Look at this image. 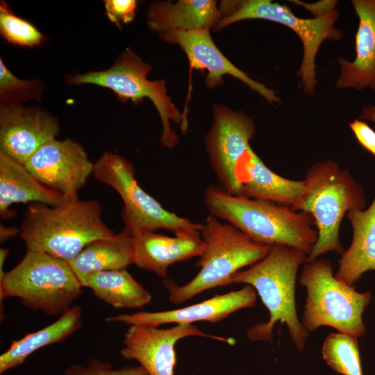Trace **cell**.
Masks as SVG:
<instances>
[{
    "label": "cell",
    "mask_w": 375,
    "mask_h": 375,
    "mask_svg": "<svg viewBox=\"0 0 375 375\" xmlns=\"http://www.w3.org/2000/svg\"><path fill=\"white\" fill-rule=\"evenodd\" d=\"M210 214L226 220L253 241L285 245L309 255L317 240L312 217L303 211L274 202L235 196L220 185L204 193Z\"/></svg>",
    "instance_id": "6da1fadb"
},
{
    "label": "cell",
    "mask_w": 375,
    "mask_h": 375,
    "mask_svg": "<svg viewBox=\"0 0 375 375\" xmlns=\"http://www.w3.org/2000/svg\"><path fill=\"white\" fill-rule=\"evenodd\" d=\"M307 256L294 248L274 244L262 259L229 279L228 285L244 283L253 287L269 312L267 322L249 329L250 339L271 341L274 326L280 322L286 324L297 349L300 351L304 349L309 332L297 316L295 285L298 269L306 263Z\"/></svg>",
    "instance_id": "7a4b0ae2"
},
{
    "label": "cell",
    "mask_w": 375,
    "mask_h": 375,
    "mask_svg": "<svg viewBox=\"0 0 375 375\" xmlns=\"http://www.w3.org/2000/svg\"><path fill=\"white\" fill-rule=\"evenodd\" d=\"M96 200H76L58 206L30 203L19 228L26 250L42 251L69 262L91 242L115 233L103 222Z\"/></svg>",
    "instance_id": "3957f363"
},
{
    "label": "cell",
    "mask_w": 375,
    "mask_h": 375,
    "mask_svg": "<svg viewBox=\"0 0 375 375\" xmlns=\"http://www.w3.org/2000/svg\"><path fill=\"white\" fill-rule=\"evenodd\" d=\"M303 182V195L292 209L309 213L317 231V240L306 262L327 252L342 254L344 250L340 240L341 222L350 210L364 209L362 188L349 170L330 159L312 165Z\"/></svg>",
    "instance_id": "277c9868"
},
{
    "label": "cell",
    "mask_w": 375,
    "mask_h": 375,
    "mask_svg": "<svg viewBox=\"0 0 375 375\" xmlns=\"http://www.w3.org/2000/svg\"><path fill=\"white\" fill-rule=\"evenodd\" d=\"M200 233L205 247L195 265L200 268L199 272L183 285L169 280L164 281L169 300L174 304L183 303L206 290L228 285L233 275L260 261L272 247L253 241L234 226L222 223L210 214L202 223Z\"/></svg>",
    "instance_id": "5b68a950"
},
{
    "label": "cell",
    "mask_w": 375,
    "mask_h": 375,
    "mask_svg": "<svg viewBox=\"0 0 375 375\" xmlns=\"http://www.w3.org/2000/svg\"><path fill=\"white\" fill-rule=\"evenodd\" d=\"M83 293L68 262L42 251L26 250L0 278V299L17 297L32 311L62 315Z\"/></svg>",
    "instance_id": "8992f818"
},
{
    "label": "cell",
    "mask_w": 375,
    "mask_h": 375,
    "mask_svg": "<svg viewBox=\"0 0 375 375\" xmlns=\"http://www.w3.org/2000/svg\"><path fill=\"white\" fill-rule=\"evenodd\" d=\"M299 283L307 292L301 323L308 332L330 326L356 338L366 333L362 313L371 294L357 292L353 286L335 278L328 260L303 264Z\"/></svg>",
    "instance_id": "52a82bcc"
},
{
    "label": "cell",
    "mask_w": 375,
    "mask_h": 375,
    "mask_svg": "<svg viewBox=\"0 0 375 375\" xmlns=\"http://www.w3.org/2000/svg\"><path fill=\"white\" fill-rule=\"evenodd\" d=\"M151 66L144 62L132 50L126 49L108 69L92 71L66 77L69 85L92 84L112 90L122 102L128 100L140 103L149 99L157 109L162 124L161 142L164 147L173 148L178 143V137L171 127L170 121L187 128L185 117L180 112L167 95L165 81L147 78Z\"/></svg>",
    "instance_id": "ba28073f"
},
{
    "label": "cell",
    "mask_w": 375,
    "mask_h": 375,
    "mask_svg": "<svg viewBox=\"0 0 375 375\" xmlns=\"http://www.w3.org/2000/svg\"><path fill=\"white\" fill-rule=\"evenodd\" d=\"M94 176L114 189L123 203V230L130 235L165 229L174 233L199 230L202 224L193 222L167 210L145 192L135 177L131 161L112 152H106L94 163Z\"/></svg>",
    "instance_id": "9c48e42d"
},
{
    "label": "cell",
    "mask_w": 375,
    "mask_h": 375,
    "mask_svg": "<svg viewBox=\"0 0 375 375\" xmlns=\"http://www.w3.org/2000/svg\"><path fill=\"white\" fill-rule=\"evenodd\" d=\"M219 10L221 17L217 30L244 19H262L283 24L292 29L303 46V57L298 75L306 92L313 94L317 84L315 58L317 51L326 39L338 40L342 33L334 27L339 16L337 10L312 19H302L293 14L285 5L269 0L223 1Z\"/></svg>",
    "instance_id": "30bf717a"
},
{
    "label": "cell",
    "mask_w": 375,
    "mask_h": 375,
    "mask_svg": "<svg viewBox=\"0 0 375 375\" xmlns=\"http://www.w3.org/2000/svg\"><path fill=\"white\" fill-rule=\"evenodd\" d=\"M213 117L205 140L210 166L226 192L241 196L240 168L251 149L254 122L245 114L222 106H215Z\"/></svg>",
    "instance_id": "8fae6325"
},
{
    "label": "cell",
    "mask_w": 375,
    "mask_h": 375,
    "mask_svg": "<svg viewBox=\"0 0 375 375\" xmlns=\"http://www.w3.org/2000/svg\"><path fill=\"white\" fill-rule=\"evenodd\" d=\"M43 183L67 201L78 200V192L93 174L94 163L78 142L53 139L42 146L24 164Z\"/></svg>",
    "instance_id": "7c38bea8"
},
{
    "label": "cell",
    "mask_w": 375,
    "mask_h": 375,
    "mask_svg": "<svg viewBox=\"0 0 375 375\" xmlns=\"http://www.w3.org/2000/svg\"><path fill=\"white\" fill-rule=\"evenodd\" d=\"M201 336L232 344V338L207 334L192 324H176L168 328L130 325L124 334L121 356L138 361L149 375H174L176 363L175 345L186 337Z\"/></svg>",
    "instance_id": "4fadbf2b"
},
{
    "label": "cell",
    "mask_w": 375,
    "mask_h": 375,
    "mask_svg": "<svg viewBox=\"0 0 375 375\" xmlns=\"http://www.w3.org/2000/svg\"><path fill=\"white\" fill-rule=\"evenodd\" d=\"M58 120L41 108L23 105L0 107V151L25 164L59 134Z\"/></svg>",
    "instance_id": "5bb4252c"
},
{
    "label": "cell",
    "mask_w": 375,
    "mask_h": 375,
    "mask_svg": "<svg viewBox=\"0 0 375 375\" xmlns=\"http://www.w3.org/2000/svg\"><path fill=\"white\" fill-rule=\"evenodd\" d=\"M256 301V290L246 285L239 290L216 295L187 307L158 312L140 311L119 314L105 319L107 322H120L128 325H146L158 327L175 323L192 324L197 322H218L240 309L250 308Z\"/></svg>",
    "instance_id": "9a60e30c"
},
{
    "label": "cell",
    "mask_w": 375,
    "mask_h": 375,
    "mask_svg": "<svg viewBox=\"0 0 375 375\" xmlns=\"http://www.w3.org/2000/svg\"><path fill=\"white\" fill-rule=\"evenodd\" d=\"M160 35L164 40L178 44L185 51L191 67L208 71L206 83L208 88L220 85L223 76L228 74L248 85L269 103L280 102L274 91L249 77L222 54L213 42L209 29L172 30Z\"/></svg>",
    "instance_id": "2e32d148"
},
{
    "label": "cell",
    "mask_w": 375,
    "mask_h": 375,
    "mask_svg": "<svg viewBox=\"0 0 375 375\" xmlns=\"http://www.w3.org/2000/svg\"><path fill=\"white\" fill-rule=\"evenodd\" d=\"M200 231L180 232L173 237L156 232L133 235L134 264L165 278L170 265L201 256L205 243Z\"/></svg>",
    "instance_id": "e0dca14e"
},
{
    "label": "cell",
    "mask_w": 375,
    "mask_h": 375,
    "mask_svg": "<svg viewBox=\"0 0 375 375\" xmlns=\"http://www.w3.org/2000/svg\"><path fill=\"white\" fill-rule=\"evenodd\" d=\"M67 201L59 192L35 177L25 165L0 151V216L9 219L16 212L10 210L15 203H40L58 206Z\"/></svg>",
    "instance_id": "ac0fdd59"
},
{
    "label": "cell",
    "mask_w": 375,
    "mask_h": 375,
    "mask_svg": "<svg viewBox=\"0 0 375 375\" xmlns=\"http://www.w3.org/2000/svg\"><path fill=\"white\" fill-rule=\"evenodd\" d=\"M352 3L359 17L356 56L353 62L338 59L341 74L337 87L375 89V0H354Z\"/></svg>",
    "instance_id": "d6986e66"
},
{
    "label": "cell",
    "mask_w": 375,
    "mask_h": 375,
    "mask_svg": "<svg viewBox=\"0 0 375 375\" xmlns=\"http://www.w3.org/2000/svg\"><path fill=\"white\" fill-rule=\"evenodd\" d=\"M347 215L353 229L352 242L341 254L334 275L353 286L365 272L375 270V198L367 209H353Z\"/></svg>",
    "instance_id": "ffe728a7"
},
{
    "label": "cell",
    "mask_w": 375,
    "mask_h": 375,
    "mask_svg": "<svg viewBox=\"0 0 375 375\" xmlns=\"http://www.w3.org/2000/svg\"><path fill=\"white\" fill-rule=\"evenodd\" d=\"M241 196L293 208L304 191L303 181L284 178L268 168L251 149L240 168Z\"/></svg>",
    "instance_id": "44dd1931"
},
{
    "label": "cell",
    "mask_w": 375,
    "mask_h": 375,
    "mask_svg": "<svg viewBox=\"0 0 375 375\" xmlns=\"http://www.w3.org/2000/svg\"><path fill=\"white\" fill-rule=\"evenodd\" d=\"M147 15L150 30L160 35L172 30L210 29L217 25L221 12L215 1L181 0L153 2Z\"/></svg>",
    "instance_id": "7402d4cb"
},
{
    "label": "cell",
    "mask_w": 375,
    "mask_h": 375,
    "mask_svg": "<svg viewBox=\"0 0 375 375\" xmlns=\"http://www.w3.org/2000/svg\"><path fill=\"white\" fill-rule=\"evenodd\" d=\"M67 262L78 281L91 273L126 269L134 264L133 236L122 230L94 240Z\"/></svg>",
    "instance_id": "603a6c76"
},
{
    "label": "cell",
    "mask_w": 375,
    "mask_h": 375,
    "mask_svg": "<svg viewBox=\"0 0 375 375\" xmlns=\"http://www.w3.org/2000/svg\"><path fill=\"white\" fill-rule=\"evenodd\" d=\"M81 326L82 309L74 305L53 323L12 340L7 350L0 356V374L20 366L37 350L65 340Z\"/></svg>",
    "instance_id": "cb8c5ba5"
},
{
    "label": "cell",
    "mask_w": 375,
    "mask_h": 375,
    "mask_svg": "<svg viewBox=\"0 0 375 375\" xmlns=\"http://www.w3.org/2000/svg\"><path fill=\"white\" fill-rule=\"evenodd\" d=\"M100 300L116 308H141L151 303V293L126 269L97 272L79 281Z\"/></svg>",
    "instance_id": "d4e9b609"
},
{
    "label": "cell",
    "mask_w": 375,
    "mask_h": 375,
    "mask_svg": "<svg viewBox=\"0 0 375 375\" xmlns=\"http://www.w3.org/2000/svg\"><path fill=\"white\" fill-rule=\"evenodd\" d=\"M325 362L342 375H363L358 338L338 332L327 335L322 347Z\"/></svg>",
    "instance_id": "484cf974"
},
{
    "label": "cell",
    "mask_w": 375,
    "mask_h": 375,
    "mask_svg": "<svg viewBox=\"0 0 375 375\" xmlns=\"http://www.w3.org/2000/svg\"><path fill=\"white\" fill-rule=\"evenodd\" d=\"M0 34L8 43L28 48L41 45L46 39L32 24L18 17L4 1L0 3Z\"/></svg>",
    "instance_id": "4316f807"
},
{
    "label": "cell",
    "mask_w": 375,
    "mask_h": 375,
    "mask_svg": "<svg viewBox=\"0 0 375 375\" xmlns=\"http://www.w3.org/2000/svg\"><path fill=\"white\" fill-rule=\"evenodd\" d=\"M44 85L38 80H22L15 76L0 59V107L22 105L42 97Z\"/></svg>",
    "instance_id": "83f0119b"
},
{
    "label": "cell",
    "mask_w": 375,
    "mask_h": 375,
    "mask_svg": "<svg viewBox=\"0 0 375 375\" xmlns=\"http://www.w3.org/2000/svg\"><path fill=\"white\" fill-rule=\"evenodd\" d=\"M64 375H149L141 365L126 366L113 369L112 365L97 358L90 359L86 366L73 365L68 367Z\"/></svg>",
    "instance_id": "f1b7e54d"
},
{
    "label": "cell",
    "mask_w": 375,
    "mask_h": 375,
    "mask_svg": "<svg viewBox=\"0 0 375 375\" xmlns=\"http://www.w3.org/2000/svg\"><path fill=\"white\" fill-rule=\"evenodd\" d=\"M106 15L119 28L135 17L137 1L135 0H104Z\"/></svg>",
    "instance_id": "f546056e"
},
{
    "label": "cell",
    "mask_w": 375,
    "mask_h": 375,
    "mask_svg": "<svg viewBox=\"0 0 375 375\" xmlns=\"http://www.w3.org/2000/svg\"><path fill=\"white\" fill-rule=\"evenodd\" d=\"M359 143L375 156V131L363 121L355 119L349 124Z\"/></svg>",
    "instance_id": "4dcf8cb0"
},
{
    "label": "cell",
    "mask_w": 375,
    "mask_h": 375,
    "mask_svg": "<svg viewBox=\"0 0 375 375\" xmlns=\"http://www.w3.org/2000/svg\"><path fill=\"white\" fill-rule=\"evenodd\" d=\"M296 3L305 7L311 12L315 17L324 15L334 10L336 1H321L317 3H307L299 1H294Z\"/></svg>",
    "instance_id": "1f68e13d"
},
{
    "label": "cell",
    "mask_w": 375,
    "mask_h": 375,
    "mask_svg": "<svg viewBox=\"0 0 375 375\" xmlns=\"http://www.w3.org/2000/svg\"><path fill=\"white\" fill-rule=\"evenodd\" d=\"M19 228L10 226L6 227L4 225L1 224L0 226V241L1 243L5 242L8 239L13 238L17 235H19Z\"/></svg>",
    "instance_id": "d6a6232c"
},
{
    "label": "cell",
    "mask_w": 375,
    "mask_h": 375,
    "mask_svg": "<svg viewBox=\"0 0 375 375\" xmlns=\"http://www.w3.org/2000/svg\"><path fill=\"white\" fill-rule=\"evenodd\" d=\"M360 117L362 119H370L375 122V106H370L365 108L362 111Z\"/></svg>",
    "instance_id": "836d02e7"
},
{
    "label": "cell",
    "mask_w": 375,
    "mask_h": 375,
    "mask_svg": "<svg viewBox=\"0 0 375 375\" xmlns=\"http://www.w3.org/2000/svg\"><path fill=\"white\" fill-rule=\"evenodd\" d=\"M8 252L9 249L8 248L0 249V278H2L5 274L3 272V265Z\"/></svg>",
    "instance_id": "e575fe53"
}]
</instances>
